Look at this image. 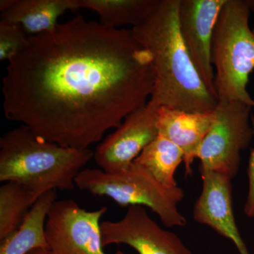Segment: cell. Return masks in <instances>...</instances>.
Instances as JSON below:
<instances>
[{
  "label": "cell",
  "mask_w": 254,
  "mask_h": 254,
  "mask_svg": "<svg viewBox=\"0 0 254 254\" xmlns=\"http://www.w3.org/2000/svg\"><path fill=\"white\" fill-rule=\"evenodd\" d=\"M155 71L131 29L79 15L28 37L2 81L6 119L57 144L88 149L144 106Z\"/></svg>",
  "instance_id": "6da1fadb"
},
{
  "label": "cell",
  "mask_w": 254,
  "mask_h": 254,
  "mask_svg": "<svg viewBox=\"0 0 254 254\" xmlns=\"http://www.w3.org/2000/svg\"><path fill=\"white\" fill-rule=\"evenodd\" d=\"M179 4L180 0H160L149 17L131 28L153 58L155 82L148 103L156 108L213 111L218 98L200 78L182 40Z\"/></svg>",
  "instance_id": "7a4b0ae2"
},
{
  "label": "cell",
  "mask_w": 254,
  "mask_h": 254,
  "mask_svg": "<svg viewBox=\"0 0 254 254\" xmlns=\"http://www.w3.org/2000/svg\"><path fill=\"white\" fill-rule=\"evenodd\" d=\"M92 158L89 148L62 146L21 125L0 138V181L16 182L42 194L72 190L78 173Z\"/></svg>",
  "instance_id": "3957f363"
},
{
  "label": "cell",
  "mask_w": 254,
  "mask_h": 254,
  "mask_svg": "<svg viewBox=\"0 0 254 254\" xmlns=\"http://www.w3.org/2000/svg\"><path fill=\"white\" fill-rule=\"evenodd\" d=\"M252 0H226L215 25L212 43L218 100L238 101L254 108L247 91L254 71V28L250 26Z\"/></svg>",
  "instance_id": "277c9868"
},
{
  "label": "cell",
  "mask_w": 254,
  "mask_h": 254,
  "mask_svg": "<svg viewBox=\"0 0 254 254\" xmlns=\"http://www.w3.org/2000/svg\"><path fill=\"white\" fill-rule=\"evenodd\" d=\"M75 185L92 195L109 197L120 206L148 207L158 215L165 227L187 225L186 218L178 209L179 203L185 198L181 187L165 186L134 162L119 173L83 169L76 177Z\"/></svg>",
  "instance_id": "5b68a950"
},
{
  "label": "cell",
  "mask_w": 254,
  "mask_h": 254,
  "mask_svg": "<svg viewBox=\"0 0 254 254\" xmlns=\"http://www.w3.org/2000/svg\"><path fill=\"white\" fill-rule=\"evenodd\" d=\"M252 108L238 101L218 100L215 120L198 150L199 170L222 174L231 180L240 168L241 152L254 138Z\"/></svg>",
  "instance_id": "8992f818"
},
{
  "label": "cell",
  "mask_w": 254,
  "mask_h": 254,
  "mask_svg": "<svg viewBox=\"0 0 254 254\" xmlns=\"http://www.w3.org/2000/svg\"><path fill=\"white\" fill-rule=\"evenodd\" d=\"M108 208H81L73 200H56L47 218L46 234L52 254H106L103 251L101 220ZM116 254H125L118 251Z\"/></svg>",
  "instance_id": "52a82bcc"
},
{
  "label": "cell",
  "mask_w": 254,
  "mask_h": 254,
  "mask_svg": "<svg viewBox=\"0 0 254 254\" xmlns=\"http://www.w3.org/2000/svg\"><path fill=\"white\" fill-rule=\"evenodd\" d=\"M103 247L126 245L138 254H192L176 234L164 230L141 205H131L121 220L101 222Z\"/></svg>",
  "instance_id": "ba28073f"
},
{
  "label": "cell",
  "mask_w": 254,
  "mask_h": 254,
  "mask_svg": "<svg viewBox=\"0 0 254 254\" xmlns=\"http://www.w3.org/2000/svg\"><path fill=\"white\" fill-rule=\"evenodd\" d=\"M157 109L147 103L125 119L93 152L100 169L115 173L128 168L158 135Z\"/></svg>",
  "instance_id": "9c48e42d"
},
{
  "label": "cell",
  "mask_w": 254,
  "mask_h": 254,
  "mask_svg": "<svg viewBox=\"0 0 254 254\" xmlns=\"http://www.w3.org/2000/svg\"><path fill=\"white\" fill-rule=\"evenodd\" d=\"M226 0H180L179 29L192 63L205 84L217 97L212 63L215 25Z\"/></svg>",
  "instance_id": "30bf717a"
},
{
  "label": "cell",
  "mask_w": 254,
  "mask_h": 254,
  "mask_svg": "<svg viewBox=\"0 0 254 254\" xmlns=\"http://www.w3.org/2000/svg\"><path fill=\"white\" fill-rule=\"evenodd\" d=\"M200 173L203 185L193 207L195 221L231 240L240 254H250L234 215L231 179L210 170H200Z\"/></svg>",
  "instance_id": "8fae6325"
},
{
  "label": "cell",
  "mask_w": 254,
  "mask_h": 254,
  "mask_svg": "<svg viewBox=\"0 0 254 254\" xmlns=\"http://www.w3.org/2000/svg\"><path fill=\"white\" fill-rule=\"evenodd\" d=\"M215 120L213 111L188 112L160 107L157 109L158 134L175 143L184 153L185 173H193L192 165Z\"/></svg>",
  "instance_id": "7c38bea8"
},
{
  "label": "cell",
  "mask_w": 254,
  "mask_h": 254,
  "mask_svg": "<svg viewBox=\"0 0 254 254\" xmlns=\"http://www.w3.org/2000/svg\"><path fill=\"white\" fill-rule=\"evenodd\" d=\"M76 0H16L1 12V21L21 26L28 36L53 31L66 11L77 9Z\"/></svg>",
  "instance_id": "4fadbf2b"
},
{
  "label": "cell",
  "mask_w": 254,
  "mask_h": 254,
  "mask_svg": "<svg viewBox=\"0 0 254 254\" xmlns=\"http://www.w3.org/2000/svg\"><path fill=\"white\" fill-rule=\"evenodd\" d=\"M56 198L57 190H48L43 193L17 230L0 240V254H27L36 249H48L46 221Z\"/></svg>",
  "instance_id": "5bb4252c"
},
{
  "label": "cell",
  "mask_w": 254,
  "mask_h": 254,
  "mask_svg": "<svg viewBox=\"0 0 254 254\" xmlns=\"http://www.w3.org/2000/svg\"><path fill=\"white\" fill-rule=\"evenodd\" d=\"M78 9L95 11L100 23L119 28L123 25L138 26L158 8L160 0H76Z\"/></svg>",
  "instance_id": "9a60e30c"
},
{
  "label": "cell",
  "mask_w": 254,
  "mask_h": 254,
  "mask_svg": "<svg viewBox=\"0 0 254 254\" xmlns=\"http://www.w3.org/2000/svg\"><path fill=\"white\" fill-rule=\"evenodd\" d=\"M133 162L148 170L165 186H178L175 175L184 162V153L175 143L161 135L155 137Z\"/></svg>",
  "instance_id": "2e32d148"
},
{
  "label": "cell",
  "mask_w": 254,
  "mask_h": 254,
  "mask_svg": "<svg viewBox=\"0 0 254 254\" xmlns=\"http://www.w3.org/2000/svg\"><path fill=\"white\" fill-rule=\"evenodd\" d=\"M39 192L14 182L0 187V240L16 231L37 200Z\"/></svg>",
  "instance_id": "e0dca14e"
},
{
  "label": "cell",
  "mask_w": 254,
  "mask_h": 254,
  "mask_svg": "<svg viewBox=\"0 0 254 254\" xmlns=\"http://www.w3.org/2000/svg\"><path fill=\"white\" fill-rule=\"evenodd\" d=\"M28 37L18 25L0 21V60L14 59L27 46Z\"/></svg>",
  "instance_id": "ac0fdd59"
},
{
  "label": "cell",
  "mask_w": 254,
  "mask_h": 254,
  "mask_svg": "<svg viewBox=\"0 0 254 254\" xmlns=\"http://www.w3.org/2000/svg\"><path fill=\"white\" fill-rule=\"evenodd\" d=\"M252 124L254 133V117L252 116ZM247 175L249 180V190L247 193L245 205H244V213L248 218H254V148L250 153L249 160Z\"/></svg>",
  "instance_id": "d6986e66"
},
{
  "label": "cell",
  "mask_w": 254,
  "mask_h": 254,
  "mask_svg": "<svg viewBox=\"0 0 254 254\" xmlns=\"http://www.w3.org/2000/svg\"><path fill=\"white\" fill-rule=\"evenodd\" d=\"M16 0H1L0 1V11L1 12L6 11L14 5Z\"/></svg>",
  "instance_id": "ffe728a7"
},
{
  "label": "cell",
  "mask_w": 254,
  "mask_h": 254,
  "mask_svg": "<svg viewBox=\"0 0 254 254\" xmlns=\"http://www.w3.org/2000/svg\"><path fill=\"white\" fill-rule=\"evenodd\" d=\"M27 254H52L48 248H39L28 252Z\"/></svg>",
  "instance_id": "44dd1931"
}]
</instances>
